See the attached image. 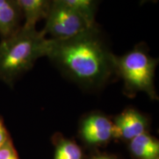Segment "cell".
I'll return each mask as SVG.
<instances>
[{
  "label": "cell",
  "instance_id": "cell-1",
  "mask_svg": "<svg viewBox=\"0 0 159 159\" xmlns=\"http://www.w3.org/2000/svg\"><path fill=\"white\" fill-rule=\"evenodd\" d=\"M114 56L97 25L76 36L50 39L47 57L81 86L97 89L115 76Z\"/></svg>",
  "mask_w": 159,
  "mask_h": 159
},
{
  "label": "cell",
  "instance_id": "cell-2",
  "mask_svg": "<svg viewBox=\"0 0 159 159\" xmlns=\"http://www.w3.org/2000/svg\"><path fill=\"white\" fill-rule=\"evenodd\" d=\"M50 39L43 30L22 25L0 42V80L12 87L21 75L33 68L40 57L47 56Z\"/></svg>",
  "mask_w": 159,
  "mask_h": 159
},
{
  "label": "cell",
  "instance_id": "cell-3",
  "mask_svg": "<svg viewBox=\"0 0 159 159\" xmlns=\"http://www.w3.org/2000/svg\"><path fill=\"white\" fill-rule=\"evenodd\" d=\"M158 62L149 54L144 43H139L122 56L115 55V75L123 80L125 94L133 97L142 91L157 99L154 80Z\"/></svg>",
  "mask_w": 159,
  "mask_h": 159
},
{
  "label": "cell",
  "instance_id": "cell-4",
  "mask_svg": "<svg viewBox=\"0 0 159 159\" xmlns=\"http://www.w3.org/2000/svg\"><path fill=\"white\" fill-rule=\"evenodd\" d=\"M45 19L47 21L42 30L46 35H50L53 40L70 39L97 25L79 11L55 0Z\"/></svg>",
  "mask_w": 159,
  "mask_h": 159
},
{
  "label": "cell",
  "instance_id": "cell-5",
  "mask_svg": "<svg viewBox=\"0 0 159 159\" xmlns=\"http://www.w3.org/2000/svg\"><path fill=\"white\" fill-rule=\"evenodd\" d=\"M80 134L83 139L89 144L105 142L114 137V122L102 114H91L83 119Z\"/></svg>",
  "mask_w": 159,
  "mask_h": 159
},
{
  "label": "cell",
  "instance_id": "cell-6",
  "mask_svg": "<svg viewBox=\"0 0 159 159\" xmlns=\"http://www.w3.org/2000/svg\"><path fill=\"white\" fill-rule=\"evenodd\" d=\"M115 138L131 139L146 133L148 120L134 109H127L118 115L114 122Z\"/></svg>",
  "mask_w": 159,
  "mask_h": 159
},
{
  "label": "cell",
  "instance_id": "cell-7",
  "mask_svg": "<svg viewBox=\"0 0 159 159\" xmlns=\"http://www.w3.org/2000/svg\"><path fill=\"white\" fill-rule=\"evenodd\" d=\"M23 13L17 0H0V35L9 37L21 28Z\"/></svg>",
  "mask_w": 159,
  "mask_h": 159
},
{
  "label": "cell",
  "instance_id": "cell-8",
  "mask_svg": "<svg viewBox=\"0 0 159 159\" xmlns=\"http://www.w3.org/2000/svg\"><path fill=\"white\" fill-rule=\"evenodd\" d=\"M23 13L24 25L33 26L46 19L53 0H17Z\"/></svg>",
  "mask_w": 159,
  "mask_h": 159
},
{
  "label": "cell",
  "instance_id": "cell-9",
  "mask_svg": "<svg viewBox=\"0 0 159 159\" xmlns=\"http://www.w3.org/2000/svg\"><path fill=\"white\" fill-rule=\"evenodd\" d=\"M130 150L140 159H158L159 142L146 133L131 139Z\"/></svg>",
  "mask_w": 159,
  "mask_h": 159
},
{
  "label": "cell",
  "instance_id": "cell-10",
  "mask_svg": "<svg viewBox=\"0 0 159 159\" xmlns=\"http://www.w3.org/2000/svg\"><path fill=\"white\" fill-rule=\"evenodd\" d=\"M76 10L91 21L95 22L97 0H55Z\"/></svg>",
  "mask_w": 159,
  "mask_h": 159
},
{
  "label": "cell",
  "instance_id": "cell-11",
  "mask_svg": "<svg viewBox=\"0 0 159 159\" xmlns=\"http://www.w3.org/2000/svg\"><path fill=\"white\" fill-rule=\"evenodd\" d=\"M81 150L75 142L61 140L55 151V159H81Z\"/></svg>",
  "mask_w": 159,
  "mask_h": 159
},
{
  "label": "cell",
  "instance_id": "cell-12",
  "mask_svg": "<svg viewBox=\"0 0 159 159\" xmlns=\"http://www.w3.org/2000/svg\"><path fill=\"white\" fill-rule=\"evenodd\" d=\"M0 159H19L10 139L0 148Z\"/></svg>",
  "mask_w": 159,
  "mask_h": 159
},
{
  "label": "cell",
  "instance_id": "cell-13",
  "mask_svg": "<svg viewBox=\"0 0 159 159\" xmlns=\"http://www.w3.org/2000/svg\"><path fill=\"white\" fill-rule=\"evenodd\" d=\"M8 139V133L5 128L2 119L0 116V148L5 144Z\"/></svg>",
  "mask_w": 159,
  "mask_h": 159
},
{
  "label": "cell",
  "instance_id": "cell-14",
  "mask_svg": "<svg viewBox=\"0 0 159 159\" xmlns=\"http://www.w3.org/2000/svg\"><path fill=\"white\" fill-rule=\"evenodd\" d=\"M92 159H116L114 157L111 156H96L94 158H93Z\"/></svg>",
  "mask_w": 159,
  "mask_h": 159
}]
</instances>
